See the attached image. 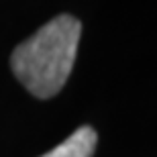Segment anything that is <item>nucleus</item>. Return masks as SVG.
Here are the masks:
<instances>
[{"label": "nucleus", "instance_id": "f257e3e1", "mask_svg": "<svg viewBox=\"0 0 157 157\" xmlns=\"http://www.w3.org/2000/svg\"><path fill=\"white\" fill-rule=\"evenodd\" d=\"M82 35V23L71 14H59L35 35L14 47L10 67L17 80L37 98H51L71 74Z\"/></svg>", "mask_w": 157, "mask_h": 157}, {"label": "nucleus", "instance_id": "f03ea898", "mask_svg": "<svg viewBox=\"0 0 157 157\" xmlns=\"http://www.w3.org/2000/svg\"><path fill=\"white\" fill-rule=\"evenodd\" d=\"M98 135L92 127H80L76 133L41 157H92L96 151Z\"/></svg>", "mask_w": 157, "mask_h": 157}]
</instances>
